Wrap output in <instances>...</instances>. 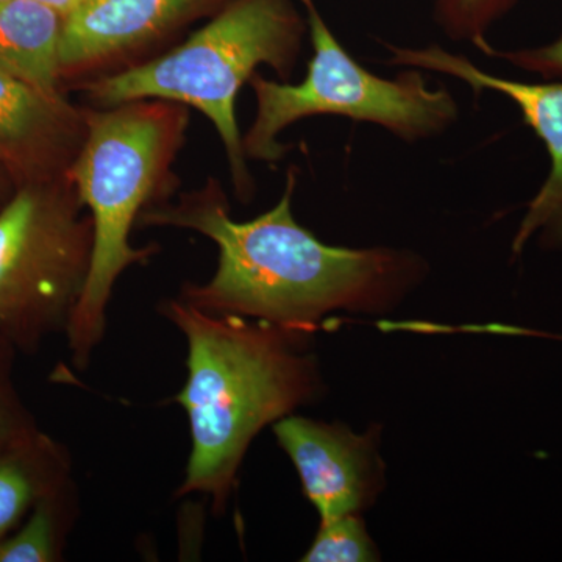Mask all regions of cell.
Listing matches in <instances>:
<instances>
[{
  "instance_id": "cell-20",
  "label": "cell",
  "mask_w": 562,
  "mask_h": 562,
  "mask_svg": "<svg viewBox=\"0 0 562 562\" xmlns=\"http://www.w3.org/2000/svg\"><path fill=\"white\" fill-rule=\"evenodd\" d=\"M2 2H7V0H0V3H2Z\"/></svg>"
},
{
  "instance_id": "cell-5",
  "label": "cell",
  "mask_w": 562,
  "mask_h": 562,
  "mask_svg": "<svg viewBox=\"0 0 562 562\" xmlns=\"http://www.w3.org/2000/svg\"><path fill=\"white\" fill-rule=\"evenodd\" d=\"M85 210L68 172L22 181L0 209V335L22 353L68 331L94 249Z\"/></svg>"
},
{
  "instance_id": "cell-16",
  "label": "cell",
  "mask_w": 562,
  "mask_h": 562,
  "mask_svg": "<svg viewBox=\"0 0 562 562\" xmlns=\"http://www.w3.org/2000/svg\"><path fill=\"white\" fill-rule=\"evenodd\" d=\"M20 351L0 335V450L40 430L14 383V360Z\"/></svg>"
},
{
  "instance_id": "cell-7",
  "label": "cell",
  "mask_w": 562,
  "mask_h": 562,
  "mask_svg": "<svg viewBox=\"0 0 562 562\" xmlns=\"http://www.w3.org/2000/svg\"><path fill=\"white\" fill-rule=\"evenodd\" d=\"M228 0H83L63 22L61 80L110 74L181 25ZM113 70V72H114Z\"/></svg>"
},
{
  "instance_id": "cell-18",
  "label": "cell",
  "mask_w": 562,
  "mask_h": 562,
  "mask_svg": "<svg viewBox=\"0 0 562 562\" xmlns=\"http://www.w3.org/2000/svg\"><path fill=\"white\" fill-rule=\"evenodd\" d=\"M16 180H14L5 158H3L2 151H0V209L10 201L13 192L16 191Z\"/></svg>"
},
{
  "instance_id": "cell-15",
  "label": "cell",
  "mask_w": 562,
  "mask_h": 562,
  "mask_svg": "<svg viewBox=\"0 0 562 562\" xmlns=\"http://www.w3.org/2000/svg\"><path fill=\"white\" fill-rule=\"evenodd\" d=\"M375 547L364 524L357 514L321 520L317 532L308 552L302 558L305 562H366L376 561Z\"/></svg>"
},
{
  "instance_id": "cell-11",
  "label": "cell",
  "mask_w": 562,
  "mask_h": 562,
  "mask_svg": "<svg viewBox=\"0 0 562 562\" xmlns=\"http://www.w3.org/2000/svg\"><path fill=\"white\" fill-rule=\"evenodd\" d=\"M65 18L38 0L0 3V66L32 88L65 98L60 44Z\"/></svg>"
},
{
  "instance_id": "cell-2",
  "label": "cell",
  "mask_w": 562,
  "mask_h": 562,
  "mask_svg": "<svg viewBox=\"0 0 562 562\" xmlns=\"http://www.w3.org/2000/svg\"><path fill=\"white\" fill-rule=\"evenodd\" d=\"M187 339V382L172 402L187 413L191 454L176 497L202 494L225 513L251 441L312 401L319 372L305 335L265 321L203 312L181 299L160 305Z\"/></svg>"
},
{
  "instance_id": "cell-8",
  "label": "cell",
  "mask_w": 562,
  "mask_h": 562,
  "mask_svg": "<svg viewBox=\"0 0 562 562\" xmlns=\"http://www.w3.org/2000/svg\"><path fill=\"white\" fill-rule=\"evenodd\" d=\"M386 49L392 54L391 65L446 74L464 81L473 91L501 92L519 106L525 124L546 144L550 173L528 205L514 238L513 251L520 254L536 233H541V241L546 246L562 247V80L535 83L503 79L476 68L469 58L439 46L406 49L386 44Z\"/></svg>"
},
{
  "instance_id": "cell-1",
  "label": "cell",
  "mask_w": 562,
  "mask_h": 562,
  "mask_svg": "<svg viewBox=\"0 0 562 562\" xmlns=\"http://www.w3.org/2000/svg\"><path fill=\"white\" fill-rule=\"evenodd\" d=\"M295 181L291 171L280 202L247 222L232 220L227 194L213 177L176 203L140 214V227L198 232L220 250L214 276L205 283H184L181 301L308 335L338 310L386 312L420 280L425 268L416 255L319 241L292 216Z\"/></svg>"
},
{
  "instance_id": "cell-12",
  "label": "cell",
  "mask_w": 562,
  "mask_h": 562,
  "mask_svg": "<svg viewBox=\"0 0 562 562\" xmlns=\"http://www.w3.org/2000/svg\"><path fill=\"white\" fill-rule=\"evenodd\" d=\"M70 480L69 450L43 430L0 450V541L20 527L36 503Z\"/></svg>"
},
{
  "instance_id": "cell-17",
  "label": "cell",
  "mask_w": 562,
  "mask_h": 562,
  "mask_svg": "<svg viewBox=\"0 0 562 562\" xmlns=\"http://www.w3.org/2000/svg\"><path fill=\"white\" fill-rule=\"evenodd\" d=\"M480 50L491 57L512 63L516 68L541 76L543 80H562V36L536 49L501 52L486 43Z\"/></svg>"
},
{
  "instance_id": "cell-9",
  "label": "cell",
  "mask_w": 562,
  "mask_h": 562,
  "mask_svg": "<svg viewBox=\"0 0 562 562\" xmlns=\"http://www.w3.org/2000/svg\"><path fill=\"white\" fill-rule=\"evenodd\" d=\"M273 435L321 520L358 514L375 498L383 473L375 432L355 435L342 425L288 414L273 424Z\"/></svg>"
},
{
  "instance_id": "cell-19",
  "label": "cell",
  "mask_w": 562,
  "mask_h": 562,
  "mask_svg": "<svg viewBox=\"0 0 562 562\" xmlns=\"http://www.w3.org/2000/svg\"><path fill=\"white\" fill-rule=\"evenodd\" d=\"M38 2L50 7V9L58 11L63 18H66L69 13H72L83 0H38Z\"/></svg>"
},
{
  "instance_id": "cell-4",
  "label": "cell",
  "mask_w": 562,
  "mask_h": 562,
  "mask_svg": "<svg viewBox=\"0 0 562 562\" xmlns=\"http://www.w3.org/2000/svg\"><path fill=\"white\" fill-rule=\"evenodd\" d=\"M308 24L292 0H228L201 31L160 57L77 85L95 109L160 99L201 111L213 122L243 202L254 195L236 99L260 66L291 79Z\"/></svg>"
},
{
  "instance_id": "cell-13",
  "label": "cell",
  "mask_w": 562,
  "mask_h": 562,
  "mask_svg": "<svg viewBox=\"0 0 562 562\" xmlns=\"http://www.w3.org/2000/svg\"><path fill=\"white\" fill-rule=\"evenodd\" d=\"M79 513L74 480L33 506L16 530L0 541V562H57L63 560L69 532Z\"/></svg>"
},
{
  "instance_id": "cell-3",
  "label": "cell",
  "mask_w": 562,
  "mask_h": 562,
  "mask_svg": "<svg viewBox=\"0 0 562 562\" xmlns=\"http://www.w3.org/2000/svg\"><path fill=\"white\" fill-rule=\"evenodd\" d=\"M188 125V106L160 99L87 106V133L68 169L94 224L90 276L66 331L70 360L79 371L90 366L105 335L117 280L158 251L155 246H132L131 235L144 211L169 202L176 192L173 162Z\"/></svg>"
},
{
  "instance_id": "cell-10",
  "label": "cell",
  "mask_w": 562,
  "mask_h": 562,
  "mask_svg": "<svg viewBox=\"0 0 562 562\" xmlns=\"http://www.w3.org/2000/svg\"><path fill=\"white\" fill-rule=\"evenodd\" d=\"M85 133V106L43 94L0 66V151L18 184L68 172Z\"/></svg>"
},
{
  "instance_id": "cell-6",
  "label": "cell",
  "mask_w": 562,
  "mask_h": 562,
  "mask_svg": "<svg viewBox=\"0 0 562 562\" xmlns=\"http://www.w3.org/2000/svg\"><path fill=\"white\" fill-rule=\"evenodd\" d=\"M299 2L305 9L313 57L297 85L268 80L258 72L251 76L257 116L243 135L247 160H281L288 146L280 143V133L322 114L371 122L408 143L439 135L457 121V102L449 91L432 90L413 69L394 80L369 72L335 38L314 0Z\"/></svg>"
},
{
  "instance_id": "cell-14",
  "label": "cell",
  "mask_w": 562,
  "mask_h": 562,
  "mask_svg": "<svg viewBox=\"0 0 562 562\" xmlns=\"http://www.w3.org/2000/svg\"><path fill=\"white\" fill-rule=\"evenodd\" d=\"M516 3L517 0H436L435 18L450 38L480 47L486 43L492 25Z\"/></svg>"
}]
</instances>
